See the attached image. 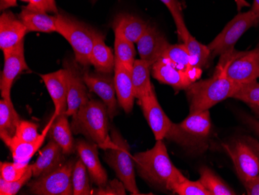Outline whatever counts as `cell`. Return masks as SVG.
I'll use <instances>...</instances> for the list:
<instances>
[{
	"label": "cell",
	"mask_w": 259,
	"mask_h": 195,
	"mask_svg": "<svg viewBox=\"0 0 259 195\" xmlns=\"http://www.w3.org/2000/svg\"><path fill=\"white\" fill-rule=\"evenodd\" d=\"M221 56L213 76L196 81L186 89L190 113L209 110L220 102L231 98L238 89V85L233 83L227 75L226 54Z\"/></svg>",
	"instance_id": "obj_1"
},
{
	"label": "cell",
	"mask_w": 259,
	"mask_h": 195,
	"mask_svg": "<svg viewBox=\"0 0 259 195\" xmlns=\"http://www.w3.org/2000/svg\"><path fill=\"white\" fill-rule=\"evenodd\" d=\"M133 159L140 177L155 187L171 191L173 185L185 178L170 160L162 140L157 141L149 150L135 154Z\"/></svg>",
	"instance_id": "obj_2"
},
{
	"label": "cell",
	"mask_w": 259,
	"mask_h": 195,
	"mask_svg": "<svg viewBox=\"0 0 259 195\" xmlns=\"http://www.w3.org/2000/svg\"><path fill=\"white\" fill-rule=\"evenodd\" d=\"M108 117V110L103 102L90 100L72 116V132L75 135L82 134L104 150L114 148L116 145L109 135Z\"/></svg>",
	"instance_id": "obj_3"
},
{
	"label": "cell",
	"mask_w": 259,
	"mask_h": 195,
	"mask_svg": "<svg viewBox=\"0 0 259 195\" xmlns=\"http://www.w3.org/2000/svg\"><path fill=\"white\" fill-rule=\"evenodd\" d=\"M54 17L57 33L63 36L71 45L75 61L84 68H88L91 65L90 55L98 31L67 14H58Z\"/></svg>",
	"instance_id": "obj_4"
},
{
	"label": "cell",
	"mask_w": 259,
	"mask_h": 195,
	"mask_svg": "<svg viewBox=\"0 0 259 195\" xmlns=\"http://www.w3.org/2000/svg\"><path fill=\"white\" fill-rule=\"evenodd\" d=\"M111 139L116 145L105 150V161L114 170L126 190L132 194H141L137 186L135 165L129 145L116 129H111Z\"/></svg>",
	"instance_id": "obj_5"
},
{
	"label": "cell",
	"mask_w": 259,
	"mask_h": 195,
	"mask_svg": "<svg viewBox=\"0 0 259 195\" xmlns=\"http://www.w3.org/2000/svg\"><path fill=\"white\" fill-rule=\"evenodd\" d=\"M232 160L241 183L259 174V142L248 135L240 136L224 145Z\"/></svg>",
	"instance_id": "obj_6"
},
{
	"label": "cell",
	"mask_w": 259,
	"mask_h": 195,
	"mask_svg": "<svg viewBox=\"0 0 259 195\" xmlns=\"http://www.w3.org/2000/svg\"><path fill=\"white\" fill-rule=\"evenodd\" d=\"M257 18L252 10L238 14L207 45L212 56L222 55L232 52L241 36L251 27L257 26Z\"/></svg>",
	"instance_id": "obj_7"
},
{
	"label": "cell",
	"mask_w": 259,
	"mask_h": 195,
	"mask_svg": "<svg viewBox=\"0 0 259 195\" xmlns=\"http://www.w3.org/2000/svg\"><path fill=\"white\" fill-rule=\"evenodd\" d=\"M74 166L75 162L71 160L50 174L37 177L29 183V192L36 195L73 194L72 171Z\"/></svg>",
	"instance_id": "obj_8"
},
{
	"label": "cell",
	"mask_w": 259,
	"mask_h": 195,
	"mask_svg": "<svg viewBox=\"0 0 259 195\" xmlns=\"http://www.w3.org/2000/svg\"><path fill=\"white\" fill-rule=\"evenodd\" d=\"M226 55V74L233 83L239 86L259 78V47L247 52L234 49Z\"/></svg>",
	"instance_id": "obj_9"
},
{
	"label": "cell",
	"mask_w": 259,
	"mask_h": 195,
	"mask_svg": "<svg viewBox=\"0 0 259 195\" xmlns=\"http://www.w3.org/2000/svg\"><path fill=\"white\" fill-rule=\"evenodd\" d=\"M4 55V70L0 76V90L4 100L12 101L11 89L15 79L23 71L29 70L24 55V40L15 47L3 51Z\"/></svg>",
	"instance_id": "obj_10"
},
{
	"label": "cell",
	"mask_w": 259,
	"mask_h": 195,
	"mask_svg": "<svg viewBox=\"0 0 259 195\" xmlns=\"http://www.w3.org/2000/svg\"><path fill=\"white\" fill-rule=\"evenodd\" d=\"M76 61H65L64 68L68 78V98L65 115L74 116L81 106L90 100L87 86L84 82L83 72Z\"/></svg>",
	"instance_id": "obj_11"
},
{
	"label": "cell",
	"mask_w": 259,
	"mask_h": 195,
	"mask_svg": "<svg viewBox=\"0 0 259 195\" xmlns=\"http://www.w3.org/2000/svg\"><path fill=\"white\" fill-rule=\"evenodd\" d=\"M84 82L88 87L89 90L95 93L101 98L107 106L109 117L113 119L118 114L117 110V100L116 98V89H115L114 76L112 73L103 72H90L88 68H84Z\"/></svg>",
	"instance_id": "obj_12"
},
{
	"label": "cell",
	"mask_w": 259,
	"mask_h": 195,
	"mask_svg": "<svg viewBox=\"0 0 259 195\" xmlns=\"http://www.w3.org/2000/svg\"><path fill=\"white\" fill-rule=\"evenodd\" d=\"M202 72L201 68L190 72L182 70L161 59L151 66V74L154 78L161 84L171 86L177 91L186 90L200 78Z\"/></svg>",
	"instance_id": "obj_13"
},
{
	"label": "cell",
	"mask_w": 259,
	"mask_h": 195,
	"mask_svg": "<svg viewBox=\"0 0 259 195\" xmlns=\"http://www.w3.org/2000/svg\"><path fill=\"white\" fill-rule=\"evenodd\" d=\"M138 100L155 139L156 141L162 140L171 129L172 122L161 108L155 95V90Z\"/></svg>",
	"instance_id": "obj_14"
},
{
	"label": "cell",
	"mask_w": 259,
	"mask_h": 195,
	"mask_svg": "<svg viewBox=\"0 0 259 195\" xmlns=\"http://www.w3.org/2000/svg\"><path fill=\"white\" fill-rule=\"evenodd\" d=\"M165 36L154 26L149 25L143 35L137 42L141 59L152 66L162 59L164 52L168 47Z\"/></svg>",
	"instance_id": "obj_15"
},
{
	"label": "cell",
	"mask_w": 259,
	"mask_h": 195,
	"mask_svg": "<svg viewBox=\"0 0 259 195\" xmlns=\"http://www.w3.org/2000/svg\"><path fill=\"white\" fill-rule=\"evenodd\" d=\"M99 145L95 142L80 139L75 143V149L80 160L88 170L89 174L93 183L99 187H104L108 183L107 171L102 167L99 158Z\"/></svg>",
	"instance_id": "obj_16"
},
{
	"label": "cell",
	"mask_w": 259,
	"mask_h": 195,
	"mask_svg": "<svg viewBox=\"0 0 259 195\" xmlns=\"http://www.w3.org/2000/svg\"><path fill=\"white\" fill-rule=\"evenodd\" d=\"M46 86L54 105L57 116L65 114L68 107V78L66 70L62 68L52 73L43 74L40 75Z\"/></svg>",
	"instance_id": "obj_17"
},
{
	"label": "cell",
	"mask_w": 259,
	"mask_h": 195,
	"mask_svg": "<svg viewBox=\"0 0 259 195\" xmlns=\"http://www.w3.org/2000/svg\"><path fill=\"white\" fill-rule=\"evenodd\" d=\"M28 32L19 17L5 11L0 16V49L4 51L15 47Z\"/></svg>",
	"instance_id": "obj_18"
},
{
	"label": "cell",
	"mask_w": 259,
	"mask_h": 195,
	"mask_svg": "<svg viewBox=\"0 0 259 195\" xmlns=\"http://www.w3.org/2000/svg\"><path fill=\"white\" fill-rule=\"evenodd\" d=\"M65 154L55 141L51 139L46 146L40 151L36 162L31 164L33 177L47 175L65 164Z\"/></svg>",
	"instance_id": "obj_19"
},
{
	"label": "cell",
	"mask_w": 259,
	"mask_h": 195,
	"mask_svg": "<svg viewBox=\"0 0 259 195\" xmlns=\"http://www.w3.org/2000/svg\"><path fill=\"white\" fill-rule=\"evenodd\" d=\"M113 76L118 104L125 113H131L133 109L135 98L132 72H130L121 63L115 61Z\"/></svg>",
	"instance_id": "obj_20"
},
{
	"label": "cell",
	"mask_w": 259,
	"mask_h": 195,
	"mask_svg": "<svg viewBox=\"0 0 259 195\" xmlns=\"http://www.w3.org/2000/svg\"><path fill=\"white\" fill-rule=\"evenodd\" d=\"M57 117L58 116L54 113L49 123L47 124L45 129L42 131V133L40 134L38 139L33 142H19L12 138L10 140L5 142L6 145L10 148V151H11L14 162L23 164V165L29 164L28 163L30 159L34 155V154L40 149V147L43 145L47 135H49L52 124L55 122Z\"/></svg>",
	"instance_id": "obj_21"
},
{
	"label": "cell",
	"mask_w": 259,
	"mask_h": 195,
	"mask_svg": "<svg viewBox=\"0 0 259 195\" xmlns=\"http://www.w3.org/2000/svg\"><path fill=\"white\" fill-rule=\"evenodd\" d=\"M111 25L114 31L123 33L126 38L133 43H137L149 27V24L142 19L125 13L117 14L113 19Z\"/></svg>",
	"instance_id": "obj_22"
},
{
	"label": "cell",
	"mask_w": 259,
	"mask_h": 195,
	"mask_svg": "<svg viewBox=\"0 0 259 195\" xmlns=\"http://www.w3.org/2000/svg\"><path fill=\"white\" fill-rule=\"evenodd\" d=\"M90 63L97 72L112 73L114 72L115 56L113 51L105 43L104 36L98 32L90 55Z\"/></svg>",
	"instance_id": "obj_23"
},
{
	"label": "cell",
	"mask_w": 259,
	"mask_h": 195,
	"mask_svg": "<svg viewBox=\"0 0 259 195\" xmlns=\"http://www.w3.org/2000/svg\"><path fill=\"white\" fill-rule=\"evenodd\" d=\"M18 17L27 27L29 32H56L55 17L49 16L48 13L41 12L24 7L22 8Z\"/></svg>",
	"instance_id": "obj_24"
},
{
	"label": "cell",
	"mask_w": 259,
	"mask_h": 195,
	"mask_svg": "<svg viewBox=\"0 0 259 195\" xmlns=\"http://www.w3.org/2000/svg\"><path fill=\"white\" fill-rule=\"evenodd\" d=\"M49 134L51 139L62 148L65 155L72 154L75 151V144L72 136V127L65 114H61L56 118Z\"/></svg>",
	"instance_id": "obj_25"
},
{
	"label": "cell",
	"mask_w": 259,
	"mask_h": 195,
	"mask_svg": "<svg viewBox=\"0 0 259 195\" xmlns=\"http://www.w3.org/2000/svg\"><path fill=\"white\" fill-rule=\"evenodd\" d=\"M177 125L188 135L203 140L210 132V113L209 110L190 113L181 123Z\"/></svg>",
	"instance_id": "obj_26"
},
{
	"label": "cell",
	"mask_w": 259,
	"mask_h": 195,
	"mask_svg": "<svg viewBox=\"0 0 259 195\" xmlns=\"http://www.w3.org/2000/svg\"><path fill=\"white\" fill-rule=\"evenodd\" d=\"M151 66L142 59H136L132 72L135 98L140 99L155 90L151 83Z\"/></svg>",
	"instance_id": "obj_27"
},
{
	"label": "cell",
	"mask_w": 259,
	"mask_h": 195,
	"mask_svg": "<svg viewBox=\"0 0 259 195\" xmlns=\"http://www.w3.org/2000/svg\"><path fill=\"white\" fill-rule=\"evenodd\" d=\"M20 121L12 101L0 100V138L4 143L14 138Z\"/></svg>",
	"instance_id": "obj_28"
},
{
	"label": "cell",
	"mask_w": 259,
	"mask_h": 195,
	"mask_svg": "<svg viewBox=\"0 0 259 195\" xmlns=\"http://www.w3.org/2000/svg\"><path fill=\"white\" fill-rule=\"evenodd\" d=\"M114 33L115 61L120 62L130 72H132L136 60V51L134 45L135 43L126 38L120 32L114 31Z\"/></svg>",
	"instance_id": "obj_29"
},
{
	"label": "cell",
	"mask_w": 259,
	"mask_h": 195,
	"mask_svg": "<svg viewBox=\"0 0 259 195\" xmlns=\"http://www.w3.org/2000/svg\"><path fill=\"white\" fill-rule=\"evenodd\" d=\"M161 60L165 61L176 68H180L182 70L190 71L198 69L197 67L193 66L191 57L188 52L186 45H169L163 55Z\"/></svg>",
	"instance_id": "obj_30"
},
{
	"label": "cell",
	"mask_w": 259,
	"mask_h": 195,
	"mask_svg": "<svg viewBox=\"0 0 259 195\" xmlns=\"http://www.w3.org/2000/svg\"><path fill=\"white\" fill-rule=\"evenodd\" d=\"M199 181L211 195H234L235 192L209 167L203 166L199 170Z\"/></svg>",
	"instance_id": "obj_31"
},
{
	"label": "cell",
	"mask_w": 259,
	"mask_h": 195,
	"mask_svg": "<svg viewBox=\"0 0 259 195\" xmlns=\"http://www.w3.org/2000/svg\"><path fill=\"white\" fill-rule=\"evenodd\" d=\"M183 42L191 57L193 66L201 69L206 68L209 65V59L212 57V54L207 45H203L198 42L190 33L186 36Z\"/></svg>",
	"instance_id": "obj_32"
},
{
	"label": "cell",
	"mask_w": 259,
	"mask_h": 195,
	"mask_svg": "<svg viewBox=\"0 0 259 195\" xmlns=\"http://www.w3.org/2000/svg\"><path fill=\"white\" fill-rule=\"evenodd\" d=\"M88 170L81 160H77L72 171L73 195L93 194L90 188Z\"/></svg>",
	"instance_id": "obj_33"
},
{
	"label": "cell",
	"mask_w": 259,
	"mask_h": 195,
	"mask_svg": "<svg viewBox=\"0 0 259 195\" xmlns=\"http://www.w3.org/2000/svg\"><path fill=\"white\" fill-rule=\"evenodd\" d=\"M160 1L166 6L171 13L177 28L179 37L183 42L186 36L190 33V31L188 30L185 24L181 4L179 0H160Z\"/></svg>",
	"instance_id": "obj_34"
},
{
	"label": "cell",
	"mask_w": 259,
	"mask_h": 195,
	"mask_svg": "<svg viewBox=\"0 0 259 195\" xmlns=\"http://www.w3.org/2000/svg\"><path fill=\"white\" fill-rule=\"evenodd\" d=\"M231 98L237 99L247 104L259 102V83L257 80L238 86Z\"/></svg>",
	"instance_id": "obj_35"
},
{
	"label": "cell",
	"mask_w": 259,
	"mask_h": 195,
	"mask_svg": "<svg viewBox=\"0 0 259 195\" xmlns=\"http://www.w3.org/2000/svg\"><path fill=\"white\" fill-rule=\"evenodd\" d=\"M171 192L179 195H211L199 180L191 181L186 177L173 185Z\"/></svg>",
	"instance_id": "obj_36"
},
{
	"label": "cell",
	"mask_w": 259,
	"mask_h": 195,
	"mask_svg": "<svg viewBox=\"0 0 259 195\" xmlns=\"http://www.w3.org/2000/svg\"><path fill=\"white\" fill-rule=\"evenodd\" d=\"M39 125L28 121L21 120L17 126L15 135L13 139L19 142H33L38 139Z\"/></svg>",
	"instance_id": "obj_37"
},
{
	"label": "cell",
	"mask_w": 259,
	"mask_h": 195,
	"mask_svg": "<svg viewBox=\"0 0 259 195\" xmlns=\"http://www.w3.org/2000/svg\"><path fill=\"white\" fill-rule=\"evenodd\" d=\"M31 177H33V170H32L31 164H30L24 175L16 181H7L3 177H0V194H17L23 186L30 180Z\"/></svg>",
	"instance_id": "obj_38"
},
{
	"label": "cell",
	"mask_w": 259,
	"mask_h": 195,
	"mask_svg": "<svg viewBox=\"0 0 259 195\" xmlns=\"http://www.w3.org/2000/svg\"><path fill=\"white\" fill-rule=\"evenodd\" d=\"M29 165H23L18 163L1 162L0 173L1 177L9 182L16 181L21 178L28 169Z\"/></svg>",
	"instance_id": "obj_39"
},
{
	"label": "cell",
	"mask_w": 259,
	"mask_h": 195,
	"mask_svg": "<svg viewBox=\"0 0 259 195\" xmlns=\"http://www.w3.org/2000/svg\"><path fill=\"white\" fill-rule=\"evenodd\" d=\"M27 7L41 12L52 13L55 15L58 14L55 0H30Z\"/></svg>",
	"instance_id": "obj_40"
},
{
	"label": "cell",
	"mask_w": 259,
	"mask_h": 195,
	"mask_svg": "<svg viewBox=\"0 0 259 195\" xmlns=\"http://www.w3.org/2000/svg\"><path fill=\"white\" fill-rule=\"evenodd\" d=\"M125 187L121 181L114 180H112L110 183H107L104 187H100L96 192L97 194H126Z\"/></svg>",
	"instance_id": "obj_41"
},
{
	"label": "cell",
	"mask_w": 259,
	"mask_h": 195,
	"mask_svg": "<svg viewBox=\"0 0 259 195\" xmlns=\"http://www.w3.org/2000/svg\"><path fill=\"white\" fill-rule=\"evenodd\" d=\"M248 195H259V174L243 183Z\"/></svg>",
	"instance_id": "obj_42"
},
{
	"label": "cell",
	"mask_w": 259,
	"mask_h": 195,
	"mask_svg": "<svg viewBox=\"0 0 259 195\" xmlns=\"http://www.w3.org/2000/svg\"><path fill=\"white\" fill-rule=\"evenodd\" d=\"M241 120L244 124L251 129L259 138V121L251 116L248 115L246 113L241 114Z\"/></svg>",
	"instance_id": "obj_43"
},
{
	"label": "cell",
	"mask_w": 259,
	"mask_h": 195,
	"mask_svg": "<svg viewBox=\"0 0 259 195\" xmlns=\"http://www.w3.org/2000/svg\"><path fill=\"white\" fill-rule=\"evenodd\" d=\"M17 0H0L1 10H6L10 7H15L17 6Z\"/></svg>",
	"instance_id": "obj_44"
},
{
	"label": "cell",
	"mask_w": 259,
	"mask_h": 195,
	"mask_svg": "<svg viewBox=\"0 0 259 195\" xmlns=\"http://www.w3.org/2000/svg\"><path fill=\"white\" fill-rule=\"evenodd\" d=\"M251 10H252L254 15L256 16L257 21V26H258L259 28V0H254V1H253L252 8H251ZM257 47H259V42L258 46H257Z\"/></svg>",
	"instance_id": "obj_45"
},
{
	"label": "cell",
	"mask_w": 259,
	"mask_h": 195,
	"mask_svg": "<svg viewBox=\"0 0 259 195\" xmlns=\"http://www.w3.org/2000/svg\"><path fill=\"white\" fill-rule=\"evenodd\" d=\"M235 3H236L237 7H238V11L241 10V9L244 8V7H250V4H248L247 1L245 0H234Z\"/></svg>",
	"instance_id": "obj_46"
},
{
	"label": "cell",
	"mask_w": 259,
	"mask_h": 195,
	"mask_svg": "<svg viewBox=\"0 0 259 195\" xmlns=\"http://www.w3.org/2000/svg\"><path fill=\"white\" fill-rule=\"evenodd\" d=\"M248 105L252 110L253 113L259 119V102L258 103H255V104H248Z\"/></svg>",
	"instance_id": "obj_47"
},
{
	"label": "cell",
	"mask_w": 259,
	"mask_h": 195,
	"mask_svg": "<svg viewBox=\"0 0 259 195\" xmlns=\"http://www.w3.org/2000/svg\"><path fill=\"white\" fill-rule=\"evenodd\" d=\"M20 1H23V2L28 3V4H30V0H20Z\"/></svg>",
	"instance_id": "obj_48"
}]
</instances>
